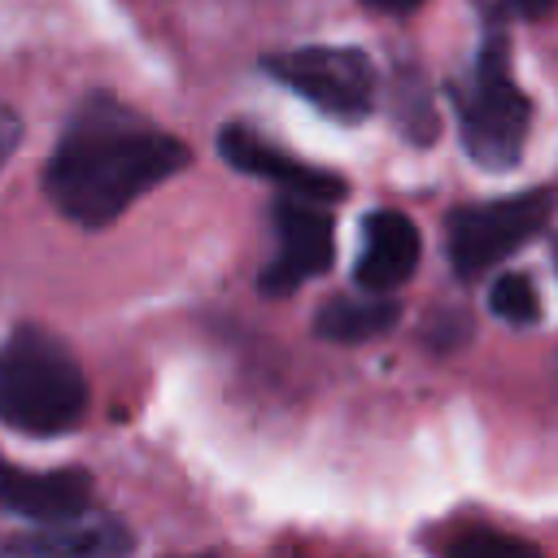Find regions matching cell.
I'll return each instance as SVG.
<instances>
[{"instance_id": "cell-4", "label": "cell", "mask_w": 558, "mask_h": 558, "mask_svg": "<svg viewBox=\"0 0 558 558\" xmlns=\"http://www.w3.org/2000/svg\"><path fill=\"white\" fill-rule=\"evenodd\" d=\"M549 209H554V192H545V187L453 209L445 222L453 270L462 279H471V275H484L488 266L506 262L527 235H536L545 227Z\"/></svg>"}, {"instance_id": "cell-10", "label": "cell", "mask_w": 558, "mask_h": 558, "mask_svg": "<svg viewBox=\"0 0 558 558\" xmlns=\"http://www.w3.org/2000/svg\"><path fill=\"white\" fill-rule=\"evenodd\" d=\"M135 541L131 532L109 519V514H70V519H57V523H35L31 536H17L9 541L13 554H92V558H105V554H126Z\"/></svg>"}, {"instance_id": "cell-16", "label": "cell", "mask_w": 558, "mask_h": 558, "mask_svg": "<svg viewBox=\"0 0 558 558\" xmlns=\"http://www.w3.org/2000/svg\"><path fill=\"white\" fill-rule=\"evenodd\" d=\"M366 9H375V13H414L423 0H362Z\"/></svg>"}, {"instance_id": "cell-1", "label": "cell", "mask_w": 558, "mask_h": 558, "mask_svg": "<svg viewBox=\"0 0 558 558\" xmlns=\"http://www.w3.org/2000/svg\"><path fill=\"white\" fill-rule=\"evenodd\" d=\"M192 161L187 144L148 126L126 105L96 96L65 126L44 170L48 201L78 227H105L131 201L174 179Z\"/></svg>"}, {"instance_id": "cell-11", "label": "cell", "mask_w": 558, "mask_h": 558, "mask_svg": "<svg viewBox=\"0 0 558 558\" xmlns=\"http://www.w3.org/2000/svg\"><path fill=\"white\" fill-rule=\"evenodd\" d=\"M397 301H388L384 292L375 296H331L318 318H314V331L323 340H336V344H357V340H371V336H384L392 323H397Z\"/></svg>"}, {"instance_id": "cell-13", "label": "cell", "mask_w": 558, "mask_h": 558, "mask_svg": "<svg viewBox=\"0 0 558 558\" xmlns=\"http://www.w3.org/2000/svg\"><path fill=\"white\" fill-rule=\"evenodd\" d=\"M449 549L453 554H466V558H480V554H527L532 545H523L514 536H501V532H466Z\"/></svg>"}, {"instance_id": "cell-7", "label": "cell", "mask_w": 558, "mask_h": 558, "mask_svg": "<svg viewBox=\"0 0 558 558\" xmlns=\"http://www.w3.org/2000/svg\"><path fill=\"white\" fill-rule=\"evenodd\" d=\"M218 153L227 157V166H235L240 174H253V179H266V183H279L283 192L292 196H310V201H340L349 192V183L336 174V170H323V166H305L296 161L292 153L275 148L266 135H257L253 126H222L218 135Z\"/></svg>"}, {"instance_id": "cell-6", "label": "cell", "mask_w": 558, "mask_h": 558, "mask_svg": "<svg viewBox=\"0 0 558 558\" xmlns=\"http://www.w3.org/2000/svg\"><path fill=\"white\" fill-rule=\"evenodd\" d=\"M275 231H279V257L262 270V292L288 296L305 279H314L331 266L336 227H331V214L323 209V201L283 192L275 201Z\"/></svg>"}, {"instance_id": "cell-9", "label": "cell", "mask_w": 558, "mask_h": 558, "mask_svg": "<svg viewBox=\"0 0 558 558\" xmlns=\"http://www.w3.org/2000/svg\"><path fill=\"white\" fill-rule=\"evenodd\" d=\"M418 266V227L401 209H375L362 227V257H357V283L366 292H392L405 283Z\"/></svg>"}, {"instance_id": "cell-14", "label": "cell", "mask_w": 558, "mask_h": 558, "mask_svg": "<svg viewBox=\"0 0 558 558\" xmlns=\"http://www.w3.org/2000/svg\"><path fill=\"white\" fill-rule=\"evenodd\" d=\"M17 140H22V122H17V113L9 105H0V166L13 157Z\"/></svg>"}, {"instance_id": "cell-8", "label": "cell", "mask_w": 558, "mask_h": 558, "mask_svg": "<svg viewBox=\"0 0 558 558\" xmlns=\"http://www.w3.org/2000/svg\"><path fill=\"white\" fill-rule=\"evenodd\" d=\"M92 501L87 471H26L0 458V506L31 523H57Z\"/></svg>"}, {"instance_id": "cell-2", "label": "cell", "mask_w": 558, "mask_h": 558, "mask_svg": "<svg viewBox=\"0 0 558 558\" xmlns=\"http://www.w3.org/2000/svg\"><path fill=\"white\" fill-rule=\"evenodd\" d=\"M87 379L74 353L39 331L17 327L0 344V423L26 436H61L83 423Z\"/></svg>"}, {"instance_id": "cell-5", "label": "cell", "mask_w": 558, "mask_h": 558, "mask_svg": "<svg viewBox=\"0 0 558 558\" xmlns=\"http://www.w3.org/2000/svg\"><path fill=\"white\" fill-rule=\"evenodd\" d=\"M266 70L336 122H362L375 109V65L357 48H292L266 57Z\"/></svg>"}, {"instance_id": "cell-15", "label": "cell", "mask_w": 558, "mask_h": 558, "mask_svg": "<svg viewBox=\"0 0 558 558\" xmlns=\"http://www.w3.org/2000/svg\"><path fill=\"white\" fill-rule=\"evenodd\" d=\"M554 4H558V0H501V13H506V17H527V22H532V17H545Z\"/></svg>"}, {"instance_id": "cell-3", "label": "cell", "mask_w": 558, "mask_h": 558, "mask_svg": "<svg viewBox=\"0 0 558 558\" xmlns=\"http://www.w3.org/2000/svg\"><path fill=\"white\" fill-rule=\"evenodd\" d=\"M453 105H458V126L462 144L480 166H514L532 126V100L510 74V44L501 31H493L462 83H453Z\"/></svg>"}, {"instance_id": "cell-12", "label": "cell", "mask_w": 558, "mask_h": 558, "mask_svg": "<svg viewBox=\"0 0 558 558\" xmlns=\"http://www.w3.org/2000/svg\"><path fill=\"white\" fill-rule=\"evenodd\" d=\"M488 305H493V314L501 318V323H514V327H527V323H536V292H532V283H527V275H501L497 283H493V292H488Z\"/></svg>"}]
</instances>
